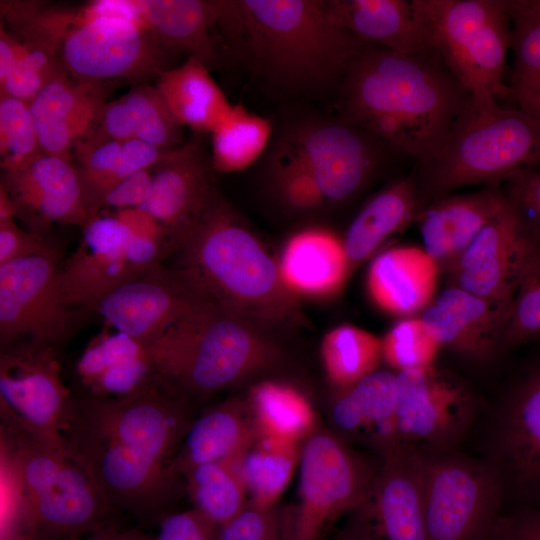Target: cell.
Wrapping results in <instances>:
<instances>
[{"label":"cell","mask_w":540,"mask_h":540,"mask_svg":"<svg viewBox=\"0 0 540 540\" xmlns=\"http://www.w3.org/2000/svg\"><path fill=\"white\" fill-rule=\"evenodd\" d=\"M193 404L157 383L126 397L74 396L63 440L115 511L159 522L179 491L170 462L192 420Z\"/></svg>","instance_id":"obj_1"},{"label":"cell","mask_w":540,"mask_h":540,"mask_svg":"<svg viewBox=\"0 0 540 540\" xmlns=\"http://www.w3.org/2000/svg\"><path fill=\"white\" fill-rule=\"evenodd\" d=\"M471 95L434 54L369 46L338 85L339 119L366 130L418 165L441 148Z\"/></svg>","instance_id":"obj_2"},{"label":"cell","mask_w":540,"mask_h":540,"mask_svg":"<svg viewBox=\"0 0 540 540\" xmlns=\"http://www.w3.org/2000/svg\"><path fill=\"white\" fill-rule=\"evenodd\" d=\"M176 251V273L202 301L270 332L301 325L300 299L285 286L278 262L218 192Z\"/></svg>","instance_id":"obj_3"},{"label":"cell","mask_w":540,"mask_h":540,"mask_svg":"<svg viewBox=\"0 0 540 540\" xmlns=\"http://www.w3.org/2000/svg\"><path fill=\"white\" fill-rule=\"evenodd\" d=\"M217 25L245 43L269 82L292 91L339 85L369 47L331 19L327 1L221 0Z\"/></svg>","instance_id":"obj_4"},{"label":"cell","mask_w":540,"mask_h":540,"mask_svg":"<svg viewBox=\"0 0 540 540\" xmlns=\"http://www.w3.org/2000/svg\"><path fill=\"white\" fill-rule=\"evenodd\" d=\"M147 344L159 382L192 404L268 371L282 356L270 331L202 300Z\"/></svg>","instance_id":"obj_5"},{"label":"cell","mask_w":540,"mask_h":540,"mask_svg":"<svg viewBox=\"0 0 540 540\" xmlns=\"http://www.w3.org/2000/svg\"><path fill=\"white\" fill-rule=\"evenodd\" d=\"M540 167V119L472 97L446 140L425 164L418 165L422 200L461 186H498L511 175Z\"/></svg>","instance_id":"obj_6"},{"label":"cell","mask_w":540,"mask_h":540,"mask_svg":"<svg viewBox=\"0 0 540 540\" xmlns=\"http://www.w3.org/2000/svg\"><path fill=\"white\" fill-rule=\"evenodd\" d=\"M0 440L23 481L37 540H79L115 527L116 511L67 452L2 421Z\"/></svg>","instance_id":"obj_7"},{"label":"cell","mask_w":540,"mask_h":540,"mask_svg":"<svg viewBox=\"0 0 540 540\" xmlns=\"http://www.w3.org/2000/svg\"><path fill=\"white\" fill-rule=\"evenodd\" d=\"M429 49L474 100L508 97L502 79L511 48L502 0H413Z\"/></svg>","instance_id":"obj_8"},{"label":"cell","mask_w":540,"mask_h":540,"mask_svg":"<svg viewBox=\"0 0 540 540\" xmlns=\"http://www.w3.org/2000/svg\"><path fill=\"white\" fill-rule=\"evenodd\" d=\"M376 474L336 435L313 431L300 449L298 497L283 516L282 540H321L367 504Z\"/></svg>","instance_id":"obj_9"},{"label":"cell","mask_w":540,"mask_h":540,"mask_svg":"<svg viewBox=\"0 0 540 540\" xmlns=\"http://www.w3.org/2000/svg\"><path fill=\"white\" fill-rule=\"evenodd\" d=\"M63 262L51 249L0 265L1 350L31 344L56 349L79 319L61 294Z\"/></svg>","instance_id":"obj_10"},{"label":"cell","mask_w":540,"mask_h":540,"mask_svg":"<svg viewBox=\"0 0 540 540\" xmlns=\"http://www.w3.org/2000/svg\"><path fill=\"white\" fill-rule=\"evenodd\" d=\"M74 396L60 375L56 349L18 344L0 354V418L66 452L63 432Z\"/></svg>","instance_id":"obj_11"},{"label":"cell","mask_w":540,"mask_h":540,"mask_svg":"<svg viewBox=\"0 0 540 540\" xmlns=\"http://www.w3.org/2000/svg\"><path fill=\"white\" fill-rule=\"evenodd\" d=\"M164 51L146 25L122 18L77 20L75 15L59 46L68 74L96 85L158 78L166 70Z\"/></svg>","instance_id":"obj_12"},{"label":"cell","mask_w":540,"mask_h":540,"mask_svg":"<svg viewBox=\"0 0 540 540\" xmlns=\"http://www.w3.org/2000/svg\"><path fill=\"white\" fill-rule=\"evenodd\" d=\"M501 483L497 468L456 455L424 454L428 540H477L492 527Z\"/></svg>","instance_id":"obj_13"},{"label":"cell","mask_w":540,"mask_h":540,"mask_svg":"<svg viewBox=\"0 0 540 540\" xmlns=\"http://www.w3.org/2000/svg\"><path fill=\"white\" fill-rule=\"evenodd\" d=\"M284 139L306 159L325 200L334 203L354 197L381 169L389 151L395 150L339 118L302 121Z\"/></svg>","instance_id":"obj_14"},{"label":"cell","mask_w":540,"mask_h":540,"mask_svg":"<svg viewBox=\"0 0 540 540\" xmlns=\"http://www.w3.org/2000/svg\"><path fill=\"white\" fill-rule=\"evenodd\" d=\"M539 243L540 233L508 197L504 208L445 271L448 286L512 303L523 267Z\"/></svg>","instance_id":"obj_15"},{"label":"cell","mask_w":540,"mask_h":540,"mask_svg":"<svg viewBox=\"0 0 540 540\" xmlns=\"http://www.w3.org/2000/svg\"><path fill=\"white\" fill-rule=\"evenodd\" d=\"M397 446L446 449L466 430L473 400L462 382L435 365L396 373Z\"/></svg>","instance_id":"obj_16"},{"label":"cell","mask_w":540,"mask_h":540,"mask_svg":"<svg viewBox=\"0 0 540 540\" xmlns=\"http://www.w3.org/2000/svg\"><path fill=\"white\" fill-rule=\"evenodd\" d=\"M0 186L12 198L16 217L42 236L52 224L83 228L93 219L72 161L40 152L22 165L2 169Z\"/></svg>","instance_id":"obj_17"},{"label":"cell","mask_w":540,"mask_h":540,"mask_svg":"<svg viewBox=\"0 0 540 540\" xmlns=\"http://www.w3.org/2000/svg\"><path fill=\"white\" fill-rule=\"evenodd\" d=\"M130 238L129 229L114 215L91 219L77 249L63 262V301L92 310L110 291L145 272L134 259Z\"/></svg>","instance_id":"obj_18"},{"label":"cell","mask_w":540,"mask_h":540,"mask_svg":"<svg viewBox=\"0 0 540 540\" xmlns=\"http://www.w3.org/2000/svg\"><path fill=\"white\" fill-rule=\"evenodd\" d=\"M199 301L175 270L158 264L110 291L92 311L115 331L150 343Z\"/></svg>","instance_id":"obj_19"},{"label":"cell","mask_w":540,"mask_h":540,"mask_svg":"<svg viewBox=\"0 0 540 540\" xmlns=\"http://www.w3.org/2000/svg\"><path fill=\"white\" fill-rule=\"evenodd\" d=\"M362 508L379 540H428L424 512V454L412 447L386 451ZM364 514V515H365Z\"/></svg>","instance_id":"obj_20"},{"label":"cell","mask_w":540,"mask_h":540,"mask_svg":"<svg viewBox=\"0 0 540 540\" xmlns=\"http://www.w3.org/2000/svg\"><path fill=\"white\" fill-rule=\"evenodd\" d=\"M511 303L484 298L454 286L441 291L420 314L440 345L476 363L502 349Z\"/></svg>","instance_id":"obj_21"},{"label":"cell","mask_w":540,"mask_h":540,"mask_svg":"<svg viewBox=\"0 0 540 540\" xmlns=\"http://www.w3.org/2000/svg\"><path fill=\"white\" fill-rule=\"evenodd\" d=\"M496 449L502 476L540 507V364L513 387L498 419Z\"/></svg>","instance_id":"obj_22"},{"label":"cell","mask_w":540,"mask_h":540,"mask_svg":"<svg viewBox=\"0 0 540 540\" xmlns=\"http://www.w3.org/2000/svg\"><path fill=\"white\" fill-rule=\"evenodd\" d=\"M211 169L198 138L155 167L151 193L143 207L166 230L175 250L181 234L217 193Z\"/></svg>","instance_id":"obj_23"},{"label":"cell","mask_w":540,"mask_h":540,"mask_svg":"<svg viewBox=\"0 0 540 540\" xmlns=\"http://www.w3.org/2000/svg\"><path fill=\"white\" fill-rule=\"evenodd\" d=\"M507 202L508 196L499 186L434 198L423 205L416 219L422 248L440 271H446Z\"/></svg>","instance_id":"obj_24"},{"label":"cell","mask_w":540,"mask_h":540,"mask_svg":"<svg viewBox=\"0 0 540 540\" xmlns=\"http://www.w3.org/2000/svg\"><path fill=\"white\" fill-rule=\"evenodd\" d=\"M104 98L100 85L68 73L50 81L29 103L40 151L72 161L73 147L96 123Z\"/></svg>","instance_id":"obj_25"},{"label":"cell","mask_w":540,"mask_h":540,"mask_svg":"<svg viewBox=\"0 0 540 540\" xmlns=\"http://www.w3.org/2000/svg\"><path fill=\"white\" fill-rule=\"evenodd\" d=\"M440 269L421 247L399 246L371 261L366 288L382 311L402 318L422 313L435 299Z\"/></svg>","instance_id":"obj_26"},{"label":"cell","mask_w":540,"mask_h":540,"mask_svg":"<svg viewBox=\"0 0 540 540\" xmlns=\"http://www.w3.org/2000/svg\"><path fill=\"white\" fill-rule=\"evenodd\" d=\"M277 262L285 286L298 299L335 296L352 271L343 238L324 227L295 232Z\"/></svg>","instance_id":"obj_27"},{"label":"cell","mask_w":540,"mask_h":540,"mask_svg":"<svg viewBox=\"0 0 540 540\" xmlns=\"http://www.w3.org/2000/svg\"><path fill=\"white\" fill-rule=\"evenodd\" d=\"M76 373L85 392L103 397H126L160 383L148 344L117 331H104L86 346Z\"/></svg>","instance_id":"obj_28"},{"label":"cell","mask_w":540,"mask_h":540,"mask_svg":"<svg viewBox=\"0 0 540 540\" xmlns=\"http://www.w3.org/2000/svg\"><path fill=\"white\" fill-rule=\"evenodd\" d=\"M258 432L248 402L229 399L193 418L170 462L171 472L182 476L194 466L238 460L257 440Z\"/></svg>","instance_id":"obj_29"},{"label":"cell","mask_w":540,"mask_h":540,"mask_svg":"<svg viewBox=\"0 0 540 540\" xmlns=\"http://www.w3.org/2000/svg\"><path fill=\"white\" fill-rule=\"evenodd\" d=\"M331 19L369 46L408 55H427L429 49L411 1L330 0Z\"/></svg>","instance_id":"obj_30"},{"label":"cell","mask_w":540,"mask_h":540,"mask_svg":"<svg viewBox=\"0 0 540 540\" xmlns=\"http://www.w3.org/2000/svg\"><path fill=\"white\" fill-rule=\"evenodd\" d=\"M424 202L417 178H399L377 192L361 208L343 237L351 269L368 260L390 237L418 217Z\"/></svg>","instance_id":"obj_31"},{"label":"cell","mask_w":540,"mask_h":540,"mask_svg":"<svg viewBox=\"0 0 540 540\" xmlns=\"http://www.w3.org/2000/svg\"><path fill=\"white\" fill-rule=\"evenodd\" d=\"M149 28L165 50L183 52L208 69L219 61L211 29L217 25L219 1L136 0Z\"/></svg>","instance_id":"obj_32"},{"label":"cell","mask_w":540,"mask_h":540,"mask_svg":"<svg viewBox=\"0 0 540 540\" xmlns=\"http://www.w3.org/2000/svg\"><path fill=\"white\" fill-rule=\"evenodd\" d=\"M396 374L376 370L339 392L332 407L336 428L347 434H365L382 454L397 447L395 411Z\"/></svg>","instance_id":"obj_33"},{"label":"cell","mask_w":540,"mask_h":540,"mask_svg":"<svg viewBox=\"0 0 540 540\" xmlns=\"http://www.w3.org/2000/svg\"><path fill=\"white\" fill-rule=\"evenodd\" d=\"M155 86L175 120L197 134L210 133L232 107L209 69L192 57L164 70Z\"/></svg>","instance_id":"obj_34"},{"label":"cell","mask_w":540,"mask_h":540,"mask_svg":"<svg viewBox=\"0 0 540 540\" xmlns=\"http://www.w3.org/2000/svg\"><path fill=\"white\" fill-rule=\"evenodd\" d=\"M247 402L259 438L296 444L314 431L309 401L284 382L264 380L255 384Z\"/></svg>","instance_id":"obj_35"},{"label":"cell","mask_w":540,"mask_h":540,"mask_svg":"<svg viewBox=\"0 0 540 540\" xmlns=\"http://www.w3.org/2000/svg\"><path fill=\"white\" fill-rule=\"evenodd\" d=\"M296 447L295 443L258 437L238 460L230 463L245 485L249 503L264 508L274 507L299 458L300 451Z\"/></svg>","instance_id":"obj_36"},{"label":"cell","mask_w":540,"mask_h":540,"mask_svg":"<svg viewBox=\"0 0 540 540\" xmlns=\"http://www.w3.org/2000/svg\"><path fill=\"white\" fill-rule=\"evenodd\" d=\"M211 134V165L221 173L239 172L252 165L262 154L271 135L270 122L232 105Z\"/></svg>","instance_id":"obj_37"},{"label":"cell","mask_w":540,"mask_h":540,"mask_svg":"<svg viewBox=\"0 0 540 540\" xmlns=\"http://www.w3.org/2000/svg\"><path fill=\"white\" fill-rule=\"evenodd\" d=\"M321 358L329 382L341 392L377 370L381 339L360 327L341 324L325 334Z\"/></svg>","instance_id":"obj_38"},{"label":"cell","mask_w":540,"mask_h":540,"mask_svg":"<svg viewBox=\"0 0 540 540\" xmlns=\"http://www.w3.org/2000/svg\"><path fill=\"white\" fill-rule=\"evenodd\" d=\"M193 508L222 527L248 505L245 485L228 462L194 466L182 476Z\"/></svg>","instance_id":"obj_39"},{"label":"cell","mask_w":540,"mask_h":540,"mask_svg":"<svg viewBox=\"0 0 540 540\" xmlns=\"http://www.w3.org/2000/svg\"><path fill=\"white\" fill-rule=\"evenodd\" d=\"M512 23L514 65L509 98L540 90V5L536 0L505 1Z\"/></svg>","instance_id":"obj_40"},{"label":"cell","mask_w":540,"mask_h":540,"mask_svg":"<svg viewBox=\"0 0 540 540\" xmlns=\"http://www.w3.org/2000/svg\"><path fill=\"white\" fill-rule=\"evenodd\" d=\"M121 98L127 108L134 139L165 149L182 146L183 127L171 114L156 86L141 83Z\"/></svg>","instance_id":"obj_41"},{"label":"cell","mask_w":540,"mask_h":540,"mask_svg":"<svg viewBox=\"0 0 540 540\" xmlns=\"http://www.w3.org/2000/svg\"><path fill=\"white\" fill-rule=\"evenodd\" d=\"M271 174L279 198L289 209L308 213L326 202L310 165L286 139L273 152Z\"/></svg>","instance_id":"obj_42"},{"label":"cell","mask_w":540,"mask_h":540,"mask_svg":"<svg viewBox=\"0 0 540 540\" xmlns=\"http://www.w3.org/2000/svg\"><path fill=\"white\" fill-rule=\"evenodd\" d=\"M76 168L94 217L99 215L108 193L109 181L118 160L122 141L104 137L94 126L75 144Z\"/></svg>","instance_id":"obj_43"},{"label":"cell","mask_w":540,"mask_h":540,"mask_svg":"<svg viewBox=\"0 0 540 540\" xmlns=\"http://www.w3.org/2000/svg\"><path fill=\"white\" fill-rule=\"evenodd\" d=\"M540 335V243L521 272L503 334L502 348L521 345Z\"/></svg>","instance_id":"obj_44"},{"label":"cell","mask_w":540,"mask_h":540,"mask_svg":"<svg viewBox=\"0 0 540 540\" xmlns=\"http://www.w3.org/2000/svg\"><path fill=\"white\" fill-rule=\"evenodd\" d=\"M382 360L397 372L427 368L441 349L419 317L401 318L381 339Z\"/></svg>","instance_id":"obj_45"},{"label":"cell","mask_w":540,"mask_h":540,"mask_svg":"<svg viewBox=\"0 0 540 540\" xmlns=\"http://www.w3.org/2000/svg\"><path fill=\"white\" fill-rule=\"evenodd\" d=\"M0 540H37L23 481L10 449L1 440Z\"/></svg>","instance_id":"obj_46"},{"label":"cell","mask_w":540,"mask_h":540,"mask_svg":"<svg viewBox=\"0 0 540 540\" xmlns=\"http://www.w3.org/2000/svg\"><path fill=\"white\" fill-rule=\"evenodd\" d=\"M40 152L30 104L14 97L1 95V168L8 169L22 165Z\"/></svg>","instance_id":"obj_47"},{"label":"cell","mask_w":540,"mask_h":540,"mask_svg":"<svg viewBox=\"0 0 540 540\" xmlns=\"http://www.w3.org/2000/svg\"><path fill=\"white\" fill-rule=\"evenodd\" d=\"M283 516L275 507L248 503L230 522L220 527L215 540H282Z\"/></svg>","instance_id":"obj_48"},{"label":"cell","mask_w":540,"mask_h":540,"mask_svg":"<svg viewBox=\"0 0 540 540\" xmlns=\"http://www.w3.org/2000/svg\"><path fill=\"white\" fill-rule=\"evenodd\" d=\"M179 148L165 149L139 139L123 141L118 160L109 181L108 193L118 183L133 173L156 167L173 157Z\"/></svg>","instance_id":"obj_49"},{"label":"cell","mask_w":540,"mask_h":540,"mask_svg":"<svg viewBox=\"0 0 540 540\" xmlns=\"http://www.w3.org/2000/svg\"><path fill=\"white\" fill-rule=\"evenodd\" d=\"M154 540H215L219 527L196 509L163 516Z\"/></svg>","instance_id":"obj_50"},{"label":"cell","mask_w":540,"mask_h":540,"mask_svg":"<svg viewBox=\"0 0 540 540\" xmlns=\"http://www.w3.org/2000/svg\"><path fill=\"white\" fill-rule=\"evenodd\" d=\"M53 246L45 236L21 229L14 219L0 222V265L45 252Z\"/></svg>","instance_id":"obj_51"},{"label":"cell","mask_w":540,"mask_h":540,"mask_svg":"<svg viewBox=\"0 0 540 540\" xmlns=\"http://www.w3.org/2000/svg\"><path fill=\"white\" fill-rule=\"evenodd\" d=\"M506 194L540 233V169L519 171L505 181Z\"/></svg>","instance_id":"obj_52"},{"label":"cell","mask_w":540,"mask_h":540,"mask_svg":"<svg viewBox=\"0 0 540 540\" xmlns=\"http://www.w3.org/2000/svg\"><path fill=\"white\" fill-rule=\"evenodd\" d=\"M154 171L143 169L118 183L105 197L103 206L117 210L143 207L151 193Z\"/></svg>","instance_id":"obj_53"},{"label":"cell","mask_w":540,"mask_h":540,"mask_svg":"<svg viewBox=\"0 0 540 540\" xmlns=\"http://www.w3.org/2000/svg\"><path fill=\"white\" fill-rule=\"evenodd\" d=\"M493 528V540H540V507L502 517Z\"/></svg>","instance_id":"obj_54"},{"label":"cell","mask_w":540,"mask_h":540,"mask_svg":"<svg viewBox=\"0 0 540 540\" xmlns=\"http://www.w3.org/2000/svg\"><path fill=\"white\" fill-rule=\"evenodd\" d=\"M114 216L120 220L132 234L158 242L164 246L169 253L175 250L174 242L166 230L144 207L117 210Z\"/></svg>","instance_id":"obj_55"},{"label":"cell","mask_w":540,"mask_h":540,"mask_svg":"<svg viewBox=\"0 0 540 540\" xmlns=\"http://www.w3.org/2000/svg\"><path fill=\"white\" fill-rule=\"evenodd\" d=\"M95 18H122L148 26L136 0L93 1L75 15L77 20Z\"/></svg>","instance_id":"obj_56"},{"label":"cell","mask_w":540,"mask_h":540,"mask_svg":"<svg viewBox=\"0 0 540 540\" xmlns=\"http://www.w3.org/2000/svg\"><path fill=\"white\" fill-rule=\"evenodd\" d=\"M25 45L15 38L3 26L0 29V83L11 73L24 55Z\"/></svg>","instance_id":"obj_57"},{"label":"cell","mask_w":540,"mask_h":540,"mask_svg":"<svg viewBox=\"0 0 540 540\" xmlns=\"http://www.w3.org/2000/svg\"><path fill=\"white\" fill-rule=\"evenodd\" d=\"M85 540H154L139 529L120 530L109 528L88 536Z\"/></svg>","instance_id":"obj_58"},{"label":"cell","mask_w":540,"mask_h":540,"mask_svg":"<svg viewBox=\"0 0 540 540\" xmlns=\"http://www.w3.org/2000/svg\"><path fill=\"white\" fill-rule=\"evenodd\" d=\"M518 107L540 119V90L513 99Z\"/></svg>","instance_id":"obj_59"},{"label":"cell","mask_w":540,"mask_h":540,"mask_svg":"<svg viewBox=\"0 0 540 540\" xmlns=\"http://www.w3.org/2000/svg\"><path fill=\"white\" fill-rule=\"evenodd\" d=\"M16 207L9 193L0 186V222L14 219Z\"/></svg>","instance_id":"obj_60"},{"label":"cell","mask_w":540,"mask_h":540,"mask_svg":"<svg viewBox=\"0 0 540 540\" xmlns=\"http://www.w3.org/2000/svg\"><path fill=\"white\" fill-rule=\"evenodd\" d=\"M360 535H361V523L360 521H358V523L352 526V528L350 529L348 533L342 535L337 540H360Z\"/></svg>","instance_id":"obj_61"},{"label":"cell","mask_w":540,"mask_h":540,"mask_svg":"<svg viewBox=\"0 0 540 540\" xmlns=\"http://www.w3.org/2000/svg\"><path fill=\"white\" fill-rule=\"evenodd\" d=\"M536 1H537V3L540 5V0H536Z\"/></svg>","instance_id":"obj_62"}]
</instances>
